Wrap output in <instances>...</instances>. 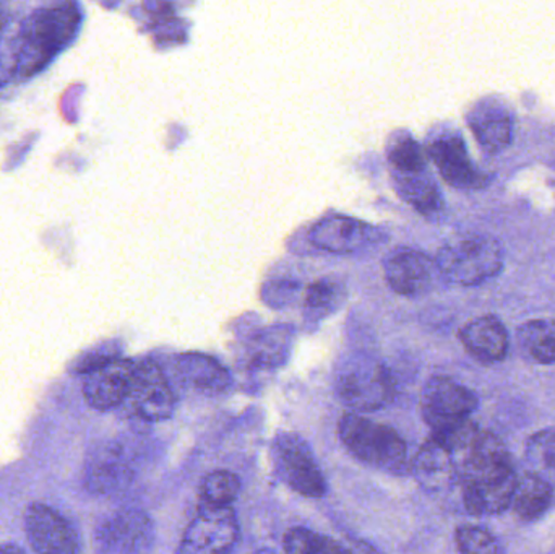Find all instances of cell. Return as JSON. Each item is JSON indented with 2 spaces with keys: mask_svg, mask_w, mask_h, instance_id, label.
<instances>
[{
  "mask_svg": "<svg viewBox=\"0 0 555 554\" xmlns=\"http://www.w3.org/2000/svg\"><path fill=\"white\" fill-rule=\"evenodd\" d=\"M286 554H351L338 542L306 527H293L283 537Z\"/></svg>",
  "mask_w": 555,
  "mask_h": 554,
  "instance_id": "obj_24",
  "label": "cell"
},
{
  "mask_svg": "<svg viewBox=\"0 0 555 554\" xmlns=\"http://www.w3.org/2000/svg\"><path fill=\"white\" fill-rule=\"evenodd\" d=\"M135 371V360L116 357L85 374L81 392L88 405L98 412L122 409L132 392Z\"/></svg>",
  "mask_w": 555,
  "mask_h": 554,
  "instance_id": "obj_12",
  "label": "cell"
},
{
  "mask_svg": "<svg viewBox=\"0 0 555 554\" xmlns=\"http://www.w3.org/2000/svg\"><path fill=\"white\" fill-rule=\"evenodd\" d=\"M153 545L155 524L137 507L109 514L94 532V554H150Z\"/></svg>",
  "mask_w": 555,
  "mask_h": 554,
  "instance_id": "obj_9",
  "label": "cell"
},
{
  "mask_svg": "<svg viewBox=\"0 0 555 554\" xmlns=\"http://www.w3.org/2000/svg\"><path fill=\"white\" fill-rule=\"evenodd\" d=\"M527 461L531 474L546 480L555 490V431H544L528 441Z\"/></svg>",
  "mask_w": 555,
  "mask_h": 554,
  "instance_id": "obj_25",
  "label": "cell"
},
{
  "mask_svg": "<svg viewBox=\"0 0 555 554\" xmlns=\"http://www.w3.org/2000/svg\"><path fill=\"white\" fill-rule=\"evenodd\" d=\"M385 279L398 295L414 296L429 292L436 276V263L413 249H400L385 260Z\"/></svg>",
  "mask_w": 555,
  "mask_h": 554,
  "instance_id": "obj_15",
  "label": "cell"
},
{
  "mask_svg": "<svg viewBox=\"0 0 555 554\" xmlns=\"http://www.w3.org/2000/svg\"><path fill=\"white\" fill-rule=\"evenodd\" d=\"M388 162H390L391 169L397 172L423 171V169H426L423 150L410 133L395 136L393 142L388 146Z\"/></svg>",
  "mask_w": 555,
  "mask_h": 554,
  "instance_id": "obj_27",
  "label": "cell"
},
{
  "mask_svg": "<svg viewBox=\"0 0 555 554\" xmlns=\"http://www.w3.org/2000/svg\"><path fill=\"white\" fill-rule=\"evenodd\" d=\"M0 554H26L15 545H0Z\"/></svg>",
  "mask_w": 555,
  "mask_h": 554,
  "instance_id": "obj_31",
  "label": "cell"
},
{
  "mask_svg": "<svg viewBox=\"0 0 555 554\" xmlns=\"http://www.w3.org/2000/svg\"><path fill=\"white\" fill-rule=\"evenodd\" d=\"M455 540L460 554H504L501 543L479 527H460Z\"/></svg>",
  "mask_w": 555,
  "mask_h": 554,
  "instance_id": "obj_29",
  "label": "cell"
},
{
  "mask_svg": "<svg viewBox=\"0 0 555 554\" xmlns=\"http://www.w3.org/2000/svg\"><path fill=\"white\" fill-rule=\"evenodd\" d=\"M135 454L126 442L107 439L88 452L83 467L85 488L96 497H114L129 490L135 480Z\"/></svg>",
  "mask_w": 555,
  "mask_h": 554,
  "instance_id": "obj_6",
  "label": "cell"
},
{
  "mask_svg": "<svg viewBox=\"0 0 555 554\" xmlns=\"http://www.w3.org/2000/svg\"><path fill=\"white\" fill-rule=\"evenodd\" d=\"M81 20L80 5L75 2L52 3L29 13L3 52L13 80H28L44 70L74 41Z\"/></svg>",
  "mask_w": 555,
  "mask_h": 554,
  "instance_id": "obj_1",
  "label": "cell"
},
{
  "mask_svg": "<svg viewBox=\"0 0 555 554\" xmlns=\"http://www.w3.org/2000/svg\"><path fill=\"white\" fill-rule=\"evenodd\" d=\"M313 246L333 254H351L380 243L382 231L354 218L332 215L313 224L309 233Z\"/></svg>",
  "mask_w": 555,
  "mask_h": 554,
  "instance_id": "obj_14",
  "label": "cell"
},
{
  "mask_svg": "<svg viewBox=\"0 0 555 554\" xmlns=\"http://www.w3.org/2000/svg\"><path fill=\"white\" fill-rule=\"evenodd\" d=\"M343 301H345L343 286L333 280H322V282L313 283L307 289V309L315 314H328V312L335 311Z\"/></svg>",
  "mask_w": 555,
  "mask_h": 554,
  "instance_id": "obj_28",
  "label": "cell"
},
{
  "mask_svg": "<svg viewBox=\"0 0 555 554\" xmlns=\"http://www.w3.org/2000/svg\"><path fill=\"white\" fill-rule=\"evenodd\" d=\"M10 15L7 12L5 7L0 3V36L5 31L7 25H9Z\"/></svg>",
  "mask_w": 555,
  "mask_h": 554,
  "instance_id": "obj_30",
  "label": "cell"
},
{
  "mask_svg": "<svg viewBox=\"0 0 555 554\" xmlns=\"http://www.w3.org/2000/svg\"><path fill=\"white\" fill-rule=\"evenodd\" d=\"M478 409V397L449 377L427 381L421 396V413L433 436L446 435L469 422Z\"/></svg>",
  "mask_w": 555,
  "mask_h": 554,
  "instance_id": "obj_7",
  "label": "cell"
},
{
  "mask_svg": "<svg viewBox=\"0 0 555 554\" xmlns=\"http://www.w3.org/2000/svg\"><path fill=\"white\" fill-rule=\"evenodd\" d=\"M554 498V488L530 472L518 478L511 507L521 523H534L551 510Z\"/></svg>",
  "mask_w": 555,
  "mask_h": 554,
  "instance_id": "obj_20",
  "label": "cell"
},
{
  "mask_svg": "<svg viewBox=\"0 0 555 554\" xmlns=\"http://www.w3.org/2000/svg\"><path fill=\"white\" fill-rule=\"evenodd\" d=\"M257 554H273V552H270V550H263V552H259Z\"/></svg>",
  "mask_w": 555,
  "mask_h": 554,
  "instance_id": "obj_32",
  "label": "cell"
},
{
  "mask_svg": "<svg viewBox=\"0 0 555 554\" xmlns=\"http://www.w3.org/2000/svg\"><path fill=\"white\" fill-rule=\"evenodd\" d=\"M504 266L501 246L486 234H460L437 256V269L459 285H478L498 275Z\"/></svg>",
  "mask_w": 555,
  "mask_h": 554,
  "instance_id": "obj_4",
  "label": "cell"
},
{
  "mask_svg": "<svg viewBox=\"0 0 555 554\" xmlns=\"http://www.w3.org/2000/svg\"><path fill=\"white\" fill-rule=\"evenodd\" d=\"M336 397L356 413L377 412L395 399V381L382 361L364 353L345 357L333 379Z\"/></svg>",
  "mask_w": 555,
  "mask_h": 554,
  "instance_id": "obj_3",
  "label": "cell"
},
{
  "mask_svg": "<svg viewBox=\"0 0 555 554\" xmlns=\"http://www.w3.org/2000/svg\"><path fill=\"white\" fill-rule=\"evenodd\" d=\"M463 503L473 516H492L512 506L518 477L514 464L489 468L460 480Z\"/></svg>",
  "mask_w": 555,
  "mask_h": 554,
  "instance_id": "obj_11",
  "label": "cell"
},
{
  "mask_svg": "<svg viewBox=\"0 0 555 554\" xmlns=\"http://www.w3.org/2000/svg\"><path fill=\"white\" fill-rule=\"evenodd\" d=\"M240 539V520L233 507L201 504L176 554H231Z\"/></svg>",
  "mask_w": 555,
  "mask_h": 554,
  "instance_id": "obj_8",
  "label": "cell"
},
{
  "mask_svg": "<svg viewBox=\"0 0 555 554\" xmlns=\"http://www.w3.org/2000/svg\"><path fill=\"white\" fill-rule=\"evenodd\" d=\"M176 371L185 386L210 396L227 392L233 384L230 371L208 355H179L176 358Z\"/></svg>",
  "mask_w": 555,
  "mask_h": 554,
  "instance_id": "obj_19",
  "label": "cell"
},
{
  "mask_svg": "<svg viewBox=\"0 0 555 554\" xmlns=\"http://www.w3.org/2000/svg\"><path fill=\"white\" fill-rule=\"evenodd\" d=\"M473 129L481 145L489 152H499L511 142V119L504 113L481 114L473 120Z\"/></svg>",
  "mask_w": 555,
  "mask_h": 554,
  "instance_id": "obj_26",
  "label": "cell"
},
{
  "mask_svg": "<svg viewBox=\"0 0 555 554\" xmlns=\"http://www.w3.org/2000/svg\"><path fill=\"white\" fill-rule=\"evenodd\" d=\"M521 350L540 364L555 363V321L538 319L521 325L518 331Z\"/></svg>",
  "mask_w": 555,
  "mask_h": 554,
  "instance_id": "obj_22",
  "label": "cell"
},
{
  "mask_svg": "<svg viewBox=\"0 0 555 554\" xmlns=\"http://www.w3.org/2000/svg\"><path fill=\"white\" fill-rule=\"evenodd\" d=\"M410 471L424 490L439 493L459 481L455 455L430 436L411 464Z\"/></svg>",
  "mask_w": 555,
  "mask_h": 554,
  "instance_id": "obj_16",
  "label": "cell"
},
{
  "mask_svg": "<svg viewBox=\"0 0 555 554\" xmlns=\"http://www.w3.org/2000/svg\"><path fill=\"white\" fill-rule=\"evenodd\" d=\"M122 410L127 416L142 423L165 422L175 415V390L155 361H137L132 392Z\"/></svg>",
  "mask_w": 555,
  "mask_h": 554,
  "instance_id": "obj_10",
  "label": "cell"
},
{
  "mask_svg": "<svg viewBox=\"0 0 555 554\" xmlns=\"http://www.w3.org/2000/svg\"><path fill=\"white\" fill-rule=\"evenodd\" d=\"M25 532L35 553H80L77 530L59 511L48 504L33 503L26 507Z\"/></svg>",
  "mask_w": 555,
  "mask_h": 554,
  "instance_id": "obj_13",
  "label": "cell"
},
{
  "mask_svg": "<svg viewBox=\"0 0 555 554\" xmlns=\"http://www.w3.org/2000/svg\"><path fill=\"white\" fill-rule=\"evenodd\" d=\"M338 436L349 454L362 464L397 477L410 472L406 442L391 426L346 413L339 420Z\"/></svg>",
  "mask_w": 555,
  "mask_h": 554,
  "instance_id": "obj_2",
  "label": "cell"
},
{
  "mask_svg": "<svg viewBox=\"0 0 555 554\" xmlns=\"http://www.w3.org/2000/svg\"><path fill=\"white\" fill-rule=\"evenodd\" d=\"M241 494V480L230 471H215L205 475L201 484V504L231 507Z\"/></svg>",
  "mask_w": 555,
  "mask_h": 554,
  "instance_id": "obj_23",
  "label": "cell"
},
{
  "mask_svg": "<svg viewBox=\"0 0 555 554\" xmlns=\"http://www.w3.org/2000/svg\"><path fill=\"white\" fill-rule=\"evenodd\" d=\"M460 340L476 360L498 363L507 357L508 335L504 324L492 315L475 319L460 332Z\"/></svg>",
  "mask_w": 555,
  "mask_h": 554,
  "instance_id": "obj_18",
  "label": "cell"
},
{
  "mask_svg": "<svg viewBox=\"0 0 555 554\" xmlns=\"http://www.w3.org/2000/svg\"><path fill=\"white\" fill-rule=\"evenodd\" d=\"M395 188L398 194L424 215H433L442 208L443 201L434 179L423 171H393Z\"/></svg>",
  "mask_w": 555,
  "mask_h": 554,
  "instance_id": "obj_21",
  "label": "cell"
},
{
  "mask_svg": "<svg viewBox=\"0 0 555 554\" xmlns=\"http://www.w3.org/2000/svg\"><path fill=\"white\" fill-rule=\"evenodd\" d=\"M270 458L278 480L294 493L310 500H320L328 493L325 475L302 436L291 431L278 433L272 441Z\"/></svg>",
  "mask_w": 555,
  "mask_h": 554,
  "instance_id": "obj_5",
  "label": "cell"
},
{
  "mask_svg": "<svg viewBox=\"0 0 555 554\" xmlns=\"http://www.w3.org/2000/svg\"><path fill=\"white\" fill-rule=\"evenodd\" d=\"M430 158L449 184L460 189L478 188L481 176L469 162L465 143L459 136H442L429 143Z\"/></svg>",
  "mask_w": 555,
  "mask_h": 554,
  "instance_id": "obj_17",
  "label": "cell"
}]
</instances>
